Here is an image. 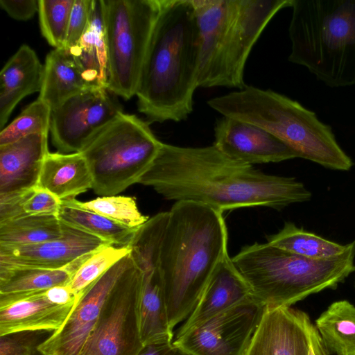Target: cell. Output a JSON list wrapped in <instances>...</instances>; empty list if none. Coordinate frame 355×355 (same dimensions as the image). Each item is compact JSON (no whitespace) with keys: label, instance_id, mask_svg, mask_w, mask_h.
I'll return each mask as SVG.
<instances>
[{"label":"cell","instance_id":"9","mask_svg":"<svg viewBox=\"0 0 355 355\" xmlns=\"http://www.w3.org/2000/svg\"><path fill=\"white\" fill-rule=\"evenodd\" d=\"M142 271L132 263L105 302L98 322L80 355H137L143 345L137 323L136 304Z\"/></svg>","mask_w":355,"mask_h":355},{"label":"cell","instance_id":"18","mask_svg":"<svg viewBox=\"0 0 355 355\" xmlns=\"http://www.w3.org/2000/svg\"><path fill=\"white\" fill-rule=\"evenodd\" d=\"M48 135H31L0 146V201L16 198L38 186L49 153Z\"/></svg>","mask_w":355,"mask_h":355},{"label":"cell","instance_id":"20","mask_svg":"<svg viewBox=\"0 0 355 355\" xmlns=\"http://www.w3.org/2000/svg\"><path fill=\"white\" fill-rule=\"evenodd\" d=\"M159 254H150L136 263L143 272L136 304L137 328L143 346L173 341L174 338L169 324Z\"/></svg>","mask_w":355,"mask_h":355},{"label":"cell","instance_id":"31","mask_svg":"<svg viewBox=\"0 0 355 355\" xmlns=\"http://www.w3.org/2000/svg\"><path fill=\"white\" fill-rule=\"evenodd\" d=\"M130 252L128 246L106 244L92 252L68 284L79 298L94 282Z\"/></svg>","mask_w":355,"mask_h":355},{"label":"cell","instance_id":"12","mask_svg":"<svg viewBox=\"0 0 355 355\" xmlns=\"http://www.w3.org/2000/svg\"><path fill=\"white\" fill-rule=\"evenodd\" d=\"M293 0H238L220 54L218 87L243 89L244 69L254 44L271 19Z\"/></svg>","mask_w":355,"mask_h":355},{"label":"cell","instance_id":"11","mask_svg":"<svg viewBox=\"0 0 355 355\" xmlns=\"http://www.w3.org/2000/svg\"><path fill=\"white\" fill-rule=\"evenodd\" d=\"M265 309L251 295L173 343L191 355H244Z\"/></svg>","mask_w":355,"mask_h":355},{"label":"cell","instance_id":"24","mask_svg":"<svg viewBox=\"0 0 355 355\" xmlns=\"http://www.w3.org/2000/svg\"><path fill=\"white\" fill-rule=\"evenodd\" d=\"M38 186L60 200L75 198L92 189L93 180L81 153H49L41 171Z\"/></svg>","mask_w":355,"mask_h":355},{"label":"cell","instance_id":"27","mask_svg":"<svg viewBox=\"0 0 355 355\" xmlns=\"http://www.w3.org/2000/svg\"><path fill=\"white\" fill-rule=\"evenodd\" d=\"M328 353L355 355V306L347 300L332 303L315 320Z\"/></svg>","mask_w":355,"mask_h":355},{"label":"cell","instance_id":"33","mask_svg":"<svg viewBox=\"0 0 355 355\" xmlns=\"http://www.w3.org/2000/svg\"><path fill=\"white\" fill-rule=\"evenodd\" d=\"M51 108L37 98L26 106L10 123L0 131V146L6 145L33 134H49Z\"/></svg>","mask_w":355,"mask_h":355},{"label":"cell","instance_id":"10","mask_svg":"<svg viewBox=\"0 0 355 355\" xmlns=\"http://www.w3.org/2000/svg\"><path fill=\"white\" fill-rule=\"evenodd\" d=\"M117 95L107 88L85 91L51 110L53 145L61 153L81 152L123 112Z\"/></svg>","mask_w":355,"mask_h":355},{"label":"cell","instance_id":"2","mask_svg":"<svg viewBox=\"0 0 355 355\" xmlns=\"http://www.w3.org/2000/svg\"><path fill=\"white\" fill-rule=\"evenodd\" d=\"M199 31L191 0H162L136 92L148 122H180L198 87Z\"/></svg>","mask_w":355,"mask_h":355},{"label":"cell","instance_id":"41","mask_svg":"<svg viewBox=\"0 0 355 355\" xmlns=\"http://www.w3.org/2000/svg\"><path fill=\"white\" fill-rule=\"evenodd\" d=\"M311 346L315 355H329L323 345L321 336L314 325H313L311 331Z\"/></svg>","mask_w":355,"mask_h":355},{"label":"cell","instance_id":"25","mask_svg":"<svg viewBox=\"0 0 355 355\" xmlns=\"http://www.w3.org/2000/svg\"><path fill=\"white\" fill-rule=\"evenodd\" d=\"M91 89L78 63L67 49H54L47 54L37 98L51 110L73 96Z\"/></svg>","mask_w":355,"mask_h":355},{"label":"cell","instance_id":"29","mask_svg":"<svg viewBox=\"0 0 355 355\" xmlns=\"http://www.w3.org/2000/svg\"><path fill=\"white\" fill-rule=\"evenodd\" d=\"M62 235L63 224L57 216L26 215L0 223V247L37 244Z\"/></svg>","mask_w":355,"mask_h":355},{"label":"cell","instance_id":"42","mask_svg":"<svg viewBox=\"0 0 355 355\" xmlns=\"http://www.w3.org/2000/svg\"><path fill=\"white\" fill-rule=\"evenodd\" d=\"M309 355H315L311 346V348H310V351H309Z\"/></svg>","mask_w":355,"mask_h":355},{"label":"cell","instance_id":"19","mask_svg":"<svg viewBox=\"0 0 355 355\" xmlns=\"http://www.w3.org/2000/svg\"><path fill=\"white\" fill-rule=\"evenodd\" d=\"M200 38L198 87H218V64L238 0H191Z\"/></svg>","mask_w":355,"mask_h":355},{"label":"cell","instance_id":"37","mask_svg":"<svg viewBox=\"0 0 355 355\" xmlns=\"http://www.w3.org/2000/svg\"><path fill=\"white\" fill-rule=\"evenodd\" d=\"M92 0H74L71 12L64 49L75 46L85 31L89 21Z\"/></svg>","mask_w":355,"mask_h":355},{"label":"cell","instance_id":"38","mask_svg":"<svg viewBox=\"0 0 355 355\" xmlns=\"http://www.w3.org/2000/svg\"><path fill=\"white\" fill-rule=\"evenodd\" d=\"M1 7L16 20L26 21L38 12L37 0H0Z\"/></svg>","mask_w":355,"mask_h":355},{"label":"cell","instance_id":"1","mask_svg":"<svg viewBox=\"0 0 355 355\" xmlns=\"http://www.w3.org/2000/svg\"><path fill=\"white\" fill-rule=\"evenodd\" d=\"M138 183L168 200L204 204L222 213L250 207L282 209L311 200L296 179L267 174L234 159L214 144L182 147L162 144Z\"/></svg>","mask_w":355,"mask_h":355},{"label":"cell","instance_id":"43","mask_svg":"<svg viewBox=\"0 0 355 355\" xmlns=\"http://www.w3.org/2000/svg\"><path fill=\"white\" fill-rule=\"evenodd\" d=\"M354 287H355V277H354Z\"/></svg>","mask_w":355,"mask_h":355},{"label":"cell","instance_id":"30","mask_svg":"<svg viewBox=\"0 0 355 355\" xmlns=\"http://www.w3.org/2000/svg\"><path fill=\"white\" fill-rule=\"evenodd\" d=\"M274 246L313 259H325L343 254L348 243L341 245L286 222L276 234L267 237Z\"/></svg>","mask_w":355,"mask_h":355},{"label":"cell","instance_id":"6","mask_svg":"<svg viewBox=\"0 0 355 355\" xmlns=\"http://www.w3.org/2000/svg\"><path fill=\"white\" fill-rule=\"evenodd\" d=\"M291 62L330 87L355 85V0H293Z\"/></svg>","mask_w":355,"mask_h":355},{"label":"cell","instance_id":"15","mask_svg":"<svg viewBox=\"0 0 355 355\" xmlns=\"http://www.w3.org/2000/svg\"><path fill=\"white\" fill-rule=\"evenodd\" d=\"M313 325L300 310L266 306L244 355H309Z\"/></svg>","mask_w":355,"mask_h":355},{"label":"cell","instance_id":"21","mask_svg":"<svg viewBox=\"0 0 355 355\" xmlns=\"http://www.w3.org/2000/svg\"><path fill=\"white\" fill-rule=\"evenodd\" d=\"M251 295L250 286L227 256L217 267L191 314L174 333V338L200 326Z\"/></svg>","mask_w":355,"mask_h":355},{"label":"cell","instance_id":"7","mask_svg":"<svg viewBox=\"0 0 355 355\" xmlns=\"http://www.w3.org/2000/svg\"><path fill=\"white\" fill-rule=\"evenodd\" d=\"M162 144L148 121L135 114H119L80 152L89 168L94 193L116 196L138 183Z\"/></svg>","mask_w":355,"mask_h":355},{"label":"cell","instance_id":"36","mask_svg":"<svg viewBox=\"0 0 355 355\" xmlns=\"http://www.w3.org/2000/svg\"><path fill=\"white\" fill-rule=\"evenodd\" d=\"M47 331H24L0 336V355H42L38 346Z\"/></svg>","mask_w":355,"mask_h":355},{"label":"cell","instance_id":"16","mask_svg":"<svg viewBox=\"0 0 355 355\" xmlns=\"http://www.w3.org/2000/svg\"><path fill=\"white\" fill-rule=\"evenodd\" d=\"M62 224L61 238L17 248L0 247V266L62 268L109 244L95 236Z\"/></svg>","mask_w":355,"mask_h":355},{"label":"cell","instance_id":"14","mask_svg":"<svg viewBox=\"0 0 355 355\" xmlns=\"http://www.w3.org/2000/svg\"><path fill=\"white\" fill-rule=\"evenodd\" d=\"M214 144L226 155L248 164L277 163L298 154L267 130L251 123L223 116L214 125Z\"/></svg>","mask_w":355,"mask_h":355},{"label":"cell","instance_id":"35","mask_svg":"<svg viewBox=\"0 0 355 355\" xmlns=\"http://www.w3.org/2000/svg\"><path fill=\"white\" fill-rule=\"evenodd\" d=\"M74 0H39L38 15L43 37L54 49L65 46Z\"/></svg>","mask_w":355,"mask_h":355},{"label":"cell","instance_id":"28","mask_svg":"<svg viewBox=\"0 0 355 355\" xmlns=\"http://www.w3.org/2000/svg\"><path fill=\"white\" fill-rule=\"evenodd\" d=\"M73 199L62 200L58 217L62 223L109 244L128 245L137 229L126 227L101 214L82 208L74 202Z\"/></svg>","mask_w":355,"mask_h":355},{"label":"cell","instance_id":"8","mask_svg":"<svg viewBox=\"0 0 355 355\" xmlns=\"http://www.w3.org/2000/svg\"><path fill=\"white\" fill-rule=\"evenodd\" d=\"M162 0H103L107 50V89L128 100L136 95Z\"/></svg>","mask_w":355,"mask_h":355},{"label":"cell","instance_id":"26","mask_svg":"<svg viewBox=\"0 0 355 355\" xmlns=\"http://www.w3.org/2000/svg\"><path fill=\"white\" fill-rule=\"evenodd\" d=\"M87 257L88 254L58 269L0 266V295L39 292L69 284Z\"/></svg>","mask_w":355,"mask_h":355},{"label":"cell","instance_id":"5","mask_svg":"<svg viewBox=\"0 0 355 355\" xmlns=\"http://www.w3.org/2000/svg\"><path fill=\"white\" fill-rule=\"evenodd\" d=\"M232 261L266 307L291 306L310 295L334 289L355 272V241L341 254L313 259L268 242L244 246Z\"/></svg>","mask_w":355,"mask_h":355},{"label":"cell","instance_id":"40","mask_svg":"<svg viewBox=\"0 0 355 355\" xmlns=\"http://www.w3.org/2000/svg\"><path fill=\"white\" fill-rule=\"evenodd\" d=\"M45 294L51 302L58 304L78 302L80 300L68 284L52 287L46 290Z\"/></svg>","mask_w":355,"mask_h":355},{"label":"cell","instance_id":"17","mask_svg":"<svg viewBox=\"0 0 355 355\" xmlns=\"http://www.w3.org/2000/svg\"><path fill=\"white\" fill-rule=\"evenodd\" d=\"M78 302L58 304L45 291L0 295V336L24 331L54 332L59 329Z\"/></svg>","mask_w":355,"mask_h":355},{"label":"cell","instance_id":"23","mask_svg":"<svg viewBox=\"0 0 355 355\" xmlns=\"http://www.w3.org/2000/svg\"><path fill=\"white\" fill-rule=\"evenodd\" d=\"M67 50L91 88H107V50L103 0H92L88 26L77 44Z\"/></svg>","mask_w":355,"mask_h":355},{"label":"cell","instance_id":"3","mask_svg":"<svg viewBox=\"0 0 355 355\" xmlns=\"http://www.w3.org/2000/svg\"><path fill=\"white\" fill-rule=\"evenodd\" d=\"M227 241L222 212L191 201L175 202L168 211L159 266L172 330L189 317L228 256Z\"/></svg>","mask_w":355,"mask_h":355},{"label":"cell","instance_id":"13","mask_svg":"<svg viewBox=\"0 0 355 355\" xmlns=\"http://www.w3.org/2000/svg\"><path fill=\"white\" fill-rule=\"evenodd\" d=\"M131 263L129 253L88 287L63 325L38 346L42 355H80L109 294Z\"/></svg>","mask_w":355,"mask_h":355},{"label":"cell","instance_id":"22","mask_svg":"<svg viewBox=\"0 0 355 355\" xmlns=\"http://www.w3.org/2000/svg\"><path fill=\"white\" fill-rule=\"evenodd\" d=\"M44 65L35 51L22 44L0 71V129L7 123L14 108L24 97L40 92Z\"/></svg>","mask_w":355,"mask_h":355},{"label":"cell","instance_id":"32","mask_svg":"<svg viewBox=\"0 0 355 355\" xmlns=\"http://www.w3.org/2000/svg\"><path fill=\"white\" fill-rule=\"evenodd\" d=\"M62 200L39 186L22 195L0 201V223L26 215L57 216Z\"/></svg>","mask_w":355,"mask_h":355},{"label":"cell","instance_id":"34","mask_svg":"<svg viewBox=\"0 0 355 355\" xmlns=\"http://www.w3.org/2000/svg\"><path fill=\"white\" fill-rule=\"evenodd\" d=\"M74 202L85 209L101 214L126 227L138 229L149 218L139 210L135 198L110 196L81 202L73 199Z\"/></svg>","mask_w":355,"mask_h":355},{"label":"cell","instance_id":"4","mask_svg":"<svg viewBox=\"0 0 355 355\" xmlns=\"http://www.w3.org/2000/svg\"><path fill=\"white\" fill-rule=\"evenodd\" d=\"M207 104L223 116L267 130L292 148L300 158L333 170L349 171L353 166L329 125L297 101L270 89L246 85L211 98Z\"/></svg>","mask_w":355,"mask_h":355},{"label":"cell","instance_id":"39","mask_svg":"<svg viewBox=\"0 0 355 355\" xmlns=\"http://www.w3.org/2000/svg\"><path fill=\"white\" fill-rule=\"evenodd\" d=\"M137 355H191L173 341L150 344L143 347Z\"/></svg>","mask_w":355,"mask_h":355}]
</instances>
